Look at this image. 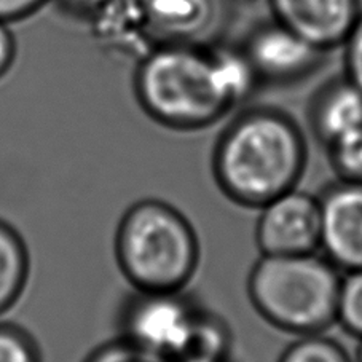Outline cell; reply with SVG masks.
I'll list each match as a JSON object with an SVG mask.
<instances>
[{
  "label": "cell",
  "mask_w": 362,
  "mask_h": 362,
  "mask_svg": "<svg viewBox=\"0 0 362 362\" xmlns=\"http://www.w3.org/2000/svg\"><path fill=\"white\" fill-rule=\"evenodd\" d=\"M307 161V141L294 118L272 107H255L223 129L212 155V174L228 199L260 209L296 189Z\"/></svg>",
  "instance_id": "1"
},
{
  "label": "cell",
  "mask_w": 362,
  "mask_h": 362,
  "mask_svg": "<svg viewBox=\"0 0 362 362\" xmlns=\"http://www.w3.org/2000/svg\"><path fill=\"white\" fill-rule=\"evenodd\" d=\"M134 93L144 112L176 131H198L236 105L222 82L212 47L160 43L139 59Z\"/></svg>",
  "instance_id": "2"
},
{
  "label": "cell",
  "mask_w": 362,
  "mask_h": 362,
  "mask_svg": "<svg viewBox=\"0 0 362 362\" xmlns=\"http://www.w3.org/2000/svg\"><path fill=\"white\" fill-rule=\"evenodd\" d=\"M341 273L324 255H262L247 278L255 311L296 337L324 334L337 324Z\"/></svg>",
  "instance_id": "3"
},
{
  "label": "cell",
  "mask_w": 362,
  "mask_h": 362,
  "mask_svg": "<svg viewBox=\"0 0 362 362\" xmlns=\"http://www.w3.org/2000/svg\"><path fill=\"white\" fill-rule=\"evenodd\" d=\"M115 255L134 291L180 292L199 265V241L189 219L160 199H142L124 212Z\"/></svg>",
  "instance_id": "4"
},
{
  "label": "cell",
  "mask_w": 362,
  "mask_h": 362,
  "mask_svg": "<svg viewBox=\"0 0 362 362\" xmlns=\"http://www.w3.org/2000/svg\"><path fill=\"white\" fill-rule=\"evenodd\" d=\"M202 307L180 292L134 291L120 315V337L144 351L171 361Z\"/></svg>",
  "instance_id": "5"
},
{
  "label": "cell",
  "mask_w": 362,
  "mask_h": 362,
  "mask_svg": "<svg viewBox=\"0 0 362 362\" xmlns=\"http://www.w3.org/2000/svg\"><path fill=\"white\" fill-rule=\"evenodd\" d=\"M255 241L262 255L316 252L321 246L320 198L296 187L262 206Z\"/></svg>",
  "instance_id": "6"
},
{
  "label": "cell",
  "mask_w": 362,
  "mask_h": 362,
  "mask_svg": "<svg viewBox=\"0 0 362 362\" xmlns=\"http://www.w3.org/2000/svg\"><path fill=\"white\" fill-rule=\"evenodd\" d=\"M243 52L260 85L276 86L310 77L320 69L326 54L274 20L255 28L246 39Z\"/></svg>",
  "instance_id": "7"
},
{
  "label": "cell",
  "mask_w": 362,
  "mask_h": 362,
  "mask_svg": "<svg viewBox=\"0 0 362 362\" xmlns=\"http://www.w3.org/2000/svg\"><path fill=\"white\" fill-rule=\"evenodd\" d=\"M320 204L324 257L340 272L362 270V184L339 180Z\"/></svg>",
  "instance_id": "8"
},
{
  "label": "cell",
  "mask_w": 362,
  "mask_h": 362,
  "mask_svg": "<svg viewBox=\"0 0 362 362\" xmlns=\"http://www.w3.org/2000/svg\"><path fill=\"white\" fill-rule=\"evenodd\" d=\"M274 21L322 53L339 48L361 16L359 0H268Z\"/></svg>",
  "instance_id": "9"
},
{
  "label": "cell",
  "mask_w": 362,
  "mask_h": 362,
  "mask_svg": "<svg viewBox=\"0 0 362 362\" xmlns=\"http://www.w3.org/2000/svg\"><path fill=\"white\" fill-rule=\"evenodd\" d=\"M147 29L155 45H206L222 26V0H141Z\"/></svg>",
  "instance_id": "10"
},
{
  "label": "cell",
  "mask_w": 362,
  "mask_h": 362,
  "mask_svg": "<svg viewBox=\"0 0 362 362\" xmlns=\"http://www.w3.org/2000/svg\"><path fill=\"white\" fill-rule=\"evenodd\" d=\"M310 123L322 144L362 128V90L346 77L332 80L316 93L310 109Z\"/></svg>",
  "instance_id": "11"
},
{
  "label": "cell",
  "mask_w": 362,
  "mask_h": 362,
  "mask_svg": "<svg viewBox=\"0 0 362 362\" xmlns=\"http://www.w3.org/2000/svg\"><path fill=\"white\" fill-rule=\"evenodd\" d=\"M233 334L222 316L199 308L192 327L170 362H230Z\"/></svg>",
  "instance_id": "12"
},
{
  "label": "cell",
  "mask_w": 362,
  "mask_h": 362,
  "mask_svg": "<svg viewBox=\"0 0 362 362\" xmlns=\"http://www.w3.org/2000/svg\"><path fill=\"white\" fill-rule=\"evenodd\" d=\"M29 252L23 236L0 221V316L20 300L29 278Z\"/></svg>",
  "instance_id": "13"
},
{
  "label": "cell",
  "mask_w": 362,
  "mask_h": 362,
  "mask_svg": "<svg viewBox=\"0 0 362 362\" xmlns=\"http://www.w3.org/2000/svg\"><path fill=\"white\" fill-rule=\"evenodd\" d=\"M278 362H354L339 341L324 334L303 335L284 349Z\"/></svg>",
  "instance_id": "14"
},
{
  "label": "cell",
  "mask_w": 362,
  "mask_h": 362,
  "mask_svg": "<svg viewBox=\"0 0 362 362\" xmlns=\"http://www.w3.org/2000/svg\"><path fill=\"white\" fill-rule=\"evenodd\" d=\"M327 152L339 180L362 184V128L329 144Z\"/></svg>",
  "instance_id": "15"
},
{
  "label": "cell",
  "mask_w": 362,
  "mask_h": 362,
  "mask_svg": "<svg viewBox=\"0 0 362 362\" xmlns=\"http://www.w3.org/2000/svg\"><path fill=\"white\" fill-rule=\"evenodd\" d=\"M337 324L362 339V270L346 272L341 278Z\"/></svg>",
  "instance_id": "16"
},
{
  "label": "cell",
  "mask_w": 362,
  "mask_h": 362,
  "mask_svg": "<svg viewBox=\"0 0 362 362\" xmlns=\"http://www.w3.org/2000/svg\"><path fill=\"white\" fill-rule=\"evenodd\" d=\"M0 362H42L33 335L20 326L0 322Z\"/></svg>",
  "instance_id": "17"
},
{
  "label": "cell",
  "mask_w": 362,
  "mask_h": 362,
  "mask_svg": "<svg viewBox=\"0 0 362 362\" xmlns=\"http://www.w3.org/2000/svg\"><path fill=\"white\" fill-rule=\"evenodd\" d=\"M83 362H168L166 359L144 351L124 339L107 341L91 351Z\"/></svg>",
  "instance_id": "18"
},
{
  "label": "cell",
  "mask_w": 362,
  "mask_h": 362,
  "mask_svg": "<svg viewBox=\"0 0 362 362\" xmlns=\"http://www.w3.org/2000/svg\"><path fill=\"white\" fill-rule=\"evenodd\" d=\"M341 47L345 49V77L362 90V13Z\"/></svg>",
  "instance_id": "19"
},
{
  "label": "cell",
  "mask_w": 362,
  "mask_h": 362,
  "mask_svg": "<svg viewBox=\"0 0 362 362\" xmlns=\"http://www.w3.org/2000/svg\"><path fill=\"white\" fill-rule=\"evenodd\" d=\"M49 0H0V21L18 23L37 13Z\"/></svg>",
  "instance_id": "20"
},
{
  "label": "cell",
  "mask_w": 362,
  "mask_h": 362,
  "mask_svg": "<svg viewBox=\"0 0 362 362\" xmlns=\"http://www.w3.org/2000/svg\"><path fill=\"white\" fill-rule=\"evenodd\" d=\"M16 56V40L10 24L0 21V78L10 71Z\"/></svg>",
  "instance_id": "21"
},
{
  "label": "cell",
  "mask_w": 362,
  "mask_h": 362,
  "mask_svg": "<svg viewBox=\"0 0 362 362\" xmlns=\"http://www.w3.org/2000/svg\"><path fill=\"white\" fill-rule=\"evenodd\" d=\"M56 2L66 13L91 20L109 0H56Z\"/></svg>",
  "instance_id": "22"
},
{
  "label": "cell",
  "mask_w": 362,
  "mask_h": 362,
  "mask_svg": "<svg viewBox=\"0 0 362 362\" xmlns=\"http://www.w3.org/2000/svg\"><path fill=\"white\" fill-rule=\"evenodd\" d=\"M359 346H358V351H356V359L354 362H362V339H359Z\"/></svg>",
  "instance_id": "23"
}]
</instances>
